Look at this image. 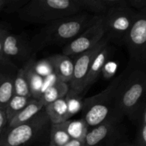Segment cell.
I'll use <instances>...</instances> for the list:
<instances>
[{"mask_svg":"<svg viewBox=\"0 0 146 146\" xmlns=\"http://www.w3.org/2000/svg\"><path fill=\"white\" fill-rule=\"evenodd\" d=\"M145 90V68L127 66L115 90L112 116L121 120L127 116L135 124L146 107Z\"/></svg>","mask_w":146,"mask_h":146,"instance_id":"6da1fadb","label":"cell"},{"mask_svg":"<svg viewBox=\"0 0 146 146\" xmlns=\"http://www.w3.org/2000/svg\"><path fill=\"white\" fill-rule=\"evenodd\" d=\"M101 17L84 11L46 24L31 40L34 53L44 47L68 44L98 22Z\"/></svg>","mask_w":146,"mask_h":146,"instance_id":"7a4b0ae2","label":"cell"},{"mask_svg":"<svg viewBox=\"0 0 146 146\" xmlns=\"http://www.w3.org/2000/svg\"><path fill=\"white\" fill-rule=\"evenodd\" d=\"M81 12L77 0H29L18 15L26 22L46 25Z\"/></svg>","mask_w":146,"mask_h":146,"instance_id":"3957f363","label":"cell"},{"mask_svg":"<svg viewBox=\"0 0 146 146\" xmlns=\"http://www.w3.org/2000/svg\"><path fill=\"white\" fill-rule=\"evenodd\" d=\"M51 123L43 108L29 121L12 127L6 126L0 135V146H26L50 131Z\"/></svg>","mask_w":146,"mask_h":146,"instance_id":"277c9868","label":"cell"},{"mask_svg":"<svg viewBox=\"0 0 146 146\" xmlns=\"http://www.w3.org/2000/svg\"><path fill=\"white\" fill-rule=\"evenodd\" d=\"M120 78L121 74L101 92L83 100L81 119L88 128L100 125L112 115L115 90Z\"/></svg>","mask_w":146,"mask_h":146,"instance_id":"5b68a950","label":"cell"},{"mask_svg":"<svg viewBox=\"0 0 146 146\" xmlns=\"http://www.w3.org/2000/svg\"><path fill=\"white\" fill-rule=\"evenodd\" d=\"M123 44L129 54L127 66L145 68L146 66V9L137 11L132 26L125 34Z\"/></svg>","mask_w":146,"mask_h":146,"instance_id":"8992f818","label":"cell"},{"mask_svg":"<svg viewBox=\"0 0 146 146\" xmlns=\"http://www.w3.org/2000/svg\"><path fill=\"white\" fill-rule=\"evenodd\" d=\"M137 11L128 6L109 10L102 17L106 36L110 41L122 45L123 40L132 26Z\"/></svg>","mask_w":146,"mask_h":146,"instance_id":"52a82bcc","label":"cell"},{"mask_svg":"<svg viewBox=\"0 0 146 146\" xmlns=\"http://www.w3.org/2000/svg\"><path fill=\"white\" fill-rule=\"evenodd\" d=\"M31 40L22 34H13L4 29L3 36L4 58L11 61L19 68H22L31 58L34 57Z\"/></svg>","mask_w":146,"mask_h":146,"instance_id":"ba28073f","label":"cell"},{"mask_svg":"<svg viewBox=\"0 0 146 146\" xmlns=\"http://www.w3.org/2000/svg\"><path fill=\"white\" fill-rule=\"evenodd\" d=\"M121 121L111 115L100 125L88 128L84 146H116L122 134Z\"/></svg>","mask_w":146,"mask_h":146,"instance_id":"9c48e42d","label":"cell"},{"mask_svg":"<svg viewBox=\"0 0 146 146\" xmlns=\"http://www.w3.org/2000/svg\"><path fill=\"white\" fill-rule=\"evenodd\" d=\"M109 42V38L105 36L95 46L76 56L75 60L73 61L74 73L72 79L69 83L70 91L83 96L84 84L88 75L90 66L97 54L106 46L108 45Z\"/></svg>","mask_w":146,"mask_h":146,"instance_id":"30bf717a","label":"cell"},{"mask_svg":"<svg viewBox=\"0 0 146 146\" xmlns=\"http://www.w3.org/2000/svg\"><path fill=\"white\" fill-rule=\"evenodd\" d=\"M104 36L105 29L101 17L98 22L68 43L63 49V54L69 57L78 55L95 46Z\"/></svg>","mask_w":146,"mask_h":146,"instance_id":"8fae6325","label":"cell"},{"mask_svg":"<svg viewBox=\"0 0 146 146\" xmlns=\"http://www.w3.org/2000/svg\"><path fill=\"white\" fill-rule=\"evenodd\" d=\"M18 67L11 61L0 60V108H5L14 96V84Z\"/></svg>","mask_w":146,"mask_h":146,"instance_id":"7c38bea8","label":"cell"},{"mask_svg":"<svg viewBox=\"0 0 146 146\" xmlns=\"http://www.w3.org/2000/svg\"><path fill=\"white\" fill-rule=\"evenodd\" d=\"M84 12L103 17L109 10L127 6L126 0H77Z\"/></svg>","mask_w":146,"mask_h":146,"instance_id":"4fadbf2b","label":"cell"},{"mask_svg":"<svg viewBox=\"0 0 146 146\" xmlns=\"http://www.w3.org/2000/svg\"><path fill=\"white\" fill-rule=\"evenodd\" d=\"M109 56L110 47L108 44L97 54L95 58L90 66L88 75H87L85 84H84L83 96L85 95L88 92V89L94 85V84H95V82H96L98 77L100 76L101 72H102L104 65L108 61Z\"/></svg>","mask_w":146,"mask_h":146,"instance_id":"5bb4252c","label":"cell"},{"mask_svg":"<svg viewBox=\"0 0 146 146\" xmlns=\"http://www.w3.org/2000/svg\"><path fill=\"white\" fill-rule=\"evenodd\" d=\"M47 58L52 64L54 73L58 79L67 84L71 82L74 73L73 60L64 54H54Z\"/></svg>","mask_w":146,"mask_h":146,"instance_id":"9a60e30c","label":"cell"},{"mask_svg":"<svg viewBox=\"0 0 146 146\" xmlns=\"http://www.w3.org/2000/svg\"><path fill=\"white\" fill-rule=\"evenodd\" d=\"M44 109L51 124L61 123L70 119L65 97L46 106Z\"/></svg>","mask_w":146,"mask_h":146,"instance_id":"2e32d148","label":"cell"},{"mask_svg":"<svg viewBox=\"0 0 146 146\" xmlns=\"http://www.w3.org/2000/svg\"><path fill=\"white\" fill-rule=\"evenodd\" d=\"M35 57H33L22 68H24L25 72L31 97L34 99H39L41 95L44 78L38 75L33 68V63Z\"/></svg>","mask_w":146,"mask_h":146,"instance_id":"e0dca14e","label":"cell"},{"mask_svg":"<svg viewBox=\"0 0 146 146\" xmlns=\"http://www.w3.org/2000/svg\"><path fill=\"white\" fill-rule=\"evenodd\" d=\"M44 108V105L38 99H33L29 104H27L20 112L11 118L7 123V126L12 127L19 124L23 123L35 116L39 111Z\"/></svg>","mask_w":146,"mask_h":146,"instance_id":"ac0fdd59","label":"cell"},{"mask_svg":"<svg viewBox=\"0 0 146 146\" xmlns=\"http://www.w3.org/2000/svg\"><path fill=\"white\" fill-rule=\"evenodd\" d=\"M69 91V85L67 83L61 81V80L57 81L56 84L51 86V87L46 90L41 96L39 99L42 103L44 106L48 105L51 103L64 98Z\"/></svg>","mask_w":146,"mask_h":146,"instance_id":"d6986e66","label":"cell"},{"mask_svg":"<svg viewBox=\"0 0 146 146\" xmlns=\"http://www.w3.org/2000/svg\"><path fill=\"white\" fill-rule=\"evenodd\" d=\"M33 99L34 98L32 97H24L17 95L13 96L4 108L8 122L19 112H20L27 104H29Z\"/></svg>","mask_w":146,"mask_h":146,"instance_id":"ffe728a7","label":"cell"},{"mask_svg":"<svg viewBox=\"0 0 146 146\" xmlns=\"http://www.w3.org/2000/svg\"><path fill=\"white\" fill-rule=\"evenodd\" d=\"M64 126L71 139L84 140L88 131V127L82 119L68 120L64 122Z\"/></svg>","mask_w":146,"mask_h":146,"instance_id":"44dd1931","label":"cell"},{"mask_svg":"<svg viewBox=\"0 0 146 146\" xmlns=\"http://www.w3.org/2000/svg\"><path fill=\"white\" fill-rule=\"evenodd\" d=\"M49 143L56 146H63L71 140L64 123L51 124L49 131Z\"/></svg>","mask_w":146,"mask_h":146,"instance_id":"7402d4cb","label":"cell"},{"mask_svg":"<svg viewBox=\"0 0 146 146\" xmlns=\"http://www.w3.org/2000/svg\"><path fill=\"white\" fill-rule=\"evenodd\" d=\"M14 95L31 97L29 86L23 68H19L14 84Z\"/></svg>","mask_w":146,"mask_h":146,"instance_id":"603a6c76","label":"cell"},{"mask_svg":"<svg viewBox=\"0 0 146 146\" xmlns=\"http://www.w3.org/2000/svg\"><path fill=\"white\" fill-rule=\"evenodd\" d=\"M135 146H146V107L143 109L137 122Z\"/></svg>","mask_w":146,"mask_h":146,"instance_id":"cb8c5ba5","label":"cell"},{"mask_svg":"<svg viewBox=\"0 0 146 146\" xmlns=\"http://www.w3.org/2000/svg\"><path fill=\"white\" fill-rule=\"evenodd\" d=\"M66 101L68 106V112L69 117H72L78 112L81 111L83 106L82 96L75 94L69 90L65 96Z\"/></svg>","mask_w":146,"mask_h":146,"instance_id":"d4e9b609","label":"cell"},{"mask_svg":"<svg viewBox=\"0 0 146 146\" xmlns=\"http://www.w3.org/2000/svg\"><path fill=\"white\" fill-rule=\"evenodd\" d=\"M33 68L35 72L42 78L48 76L54 72L52 64L48 58H43L38 61L34 60L33 63Z\"/></svg>","mask_w":146,"mask_h":146,"instance_id":"484cf974","label":"cell"},{"mask_svg":"<svg viewBox=\"0 0 146 146\" xmlns=\"http://www.w3.org/2000/svg\"><path fill=\"white\" fill-rule=\"evenodd\" d=\"M29 0H6L3 11L7 14L18 13Z\"/></svg>","mask_w":146,"mask_h":146,"instance_id":"4316f807","label":"cell"},{"mask_svg":"<svg viewBox=\"0 0 146 146\" xmlns=\"http://www.w3.org/2000/svg\"><path fill=\"white\" fill-rule=\"evenodd\" d=\"M118 67V64L114 61H108L104 65L103 68L102 72L103 76L105 78H110L115 74Z\"/></svg>","mask_w":146,"mask_h":146,"instance_id":"83f0119b","label":"cell"},{"mask_svg":"<svg viewBox=\"0 0 146 146\" xmlns=\"http://www.w3.org/2000/svg\"><path fill=\"white\" fill-rule=\"evenodd\" d=\"M58 81H59V79H58V78L57 77V76L56 75V74L54 72L52 73L51 74H50V75H48V76L44 77V81H43L42 89H41V94H42L46 90L48 89L49 87H51V86L54 85V84H56Z\"/></svg>","mask_w":146,"mask_h":146,"instance_id":"f1b7e54d","label":"cell"},{"mask_svg":"<svg viewBox=\"0 0 146 146\" xmlns=\"http://www.w3.org/2000/svg\"><path fill=\"white\" fill-rule=\"evenodd\" d=\"M127 6L136 11L146 9V0H126Z\"/></svg>","mask_w":146,"mask_h":146,"instance_id":"f546056e","label":"cell"},{"mask_svg":"<svg viewBox=\"0 0 146 146\" xmlns=\"http://www.w3.org/2000/svg\"><path fill=\"white\" fill-rule=\"evenodd\" d=\"M7 123L8 121H7L5 110L4 108H0V135L7 125Z\"/></svg>","mask_w":146,"mask_h":146,"instance_id":"4dcf8cb0","label":"cell"},{"mask_svg":"<svg viewBox=\"0 0 146 146\" xmlns=\"http://www.w3.org/2000/svg\"><path fill=\"white\" fill-rule=\"evenodd\" d=\"M63 146H84V140L71 139Z\"/></svg>","mask_w":146,"mask_h":146,"instance_id":"1f68e13d","label":"cell"},{"mask_svg":"<svg viewBox=\"0 0 146 146\" xmlns=\"http://www.w3.org/2000/svg\"><path fill=\"white\" fill-rule=\"evenodd\" d=\"M4 29L0 28V60L3 59L4 54H3V36H4Z\"/></svg>","mask_w":146,"mask_h":146,"instance_id":"d6a6232c","label":"cell"},{"mask_svg":"<svg viewBox=\"0 0 146 146\" xmlns=\"http://www.w3.org/2000/svg\"><path fill=\"white\" fill-rule=\"evenodd\" d=\"M6 0H0V12L3 11L4 9V5H5Z\"/></svg>","mask_w":146,"mask_h":146,"instance_id":"836d02e7","label":"cell"},{"mask_svg":"<svg viewBox=\"0 0 146 146\" xmlns=\"http://www.w3.org/2000/svg\"><path fill=\"white\" fill-rule=\"evenodd\" d=\"M119 146H135V145H131V144H128V143H122Z\"/></svg>","mask_w":146,"mask_h":146,"instance_id":"e575fe53","label":"cell"},{"mask_svg":"<svg viewBox=\"0 0 146 146\" xmlns=\"http://www.w3.org/2000/svg\"><path fill=\"white\" fill-rule=\"evenodd\" d=\"M48 146H56V145H54V144H51V143H49V145H48Z\"/></svg>","mask_w":146,"mask_h":146,"instance_id":"d590c367","label":"cell"}]
</instances>
